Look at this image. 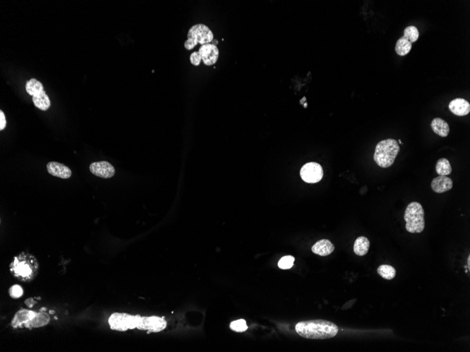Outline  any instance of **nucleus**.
<instances>
[{"label": "nucleus", "mask_w": 470, "mask_h": 352, "mask_svg": "<svg viewBox=\"0 0 470 352\" xmlns=\"http://www.w3.org/2000/svg\"><path fill=\"white\" fill-rule=\"evenodd\" d=\"M296 331L304 338L325 339L335 337L339 328L333 322L319 319L299 322L296 325Z\"/></svg>", "instance_id": "f257e3e1"}, {"label": "nucleus", "mask_w": 470, "mask_h": 352, "mask_svg": "<svg viewBox=\"0 0 470 352\" xmlns=\"http://www.w3.org/2000/svg\"><path fill=\"white\" fill-rule=\"evenodd\" d=\"M39 264L32 255L22 253L15 256L10 264V272L17 279L23 282L33 281L37 274Z\"/></svg>", "instance_id": "f03ea898"}, {"label": "nucleus", "mask_w": 470, "mask_h": 352, "mask_svg": "<svg viewBox=\"0 0 470 352\" xmlns=\"http://www.w3.org/2000/svg\"><path fill=\"white\" fill-rule=\"evenodd\" d=\"M399 151L400 146L395 139H388L381 141L376 145L374 161L382 168H387L394 164Z\"/></svg>", "instance_id": "7ed1b4c3"}, {"label": "nucleus", "mask_w": 470, "mask_h": 352, "mask_svg": "<svg viewBox=\"0 0 470 352\" xmlns=\"http://www.w3.org/2000/svg\"><path fill=\"white\" fill-rule=\"evenodd\" d=\"M404 220L406 222L405 228L409 233H422L425 227L424 211L422 205L418 202L410 203L405 209Z\"/></svg>", "instance_id": "20e7f679"}, {"label": "nucleus", "mask_w": 470, "mask_h": 352, "mask_svg": "<svg viewBox=\"0 0 470 352\" xmlns=\"http://www.w3.org/2000/svg\"><path fill=\"white\" fill-rule=\"evenodd\" d=\"M214 40V34L207 26L204 24H197L189 30L187 40L185 42V48L187 50L193 49L198 44L201 45L210 44Z\"/></svg>", "instance_id": "39448f33"}, {"label": "nucleus", "mask_w": 470, "mask_h": 352, "mask_svg": "<svg viewBox=\"0 0 470 352\" xmlns=\"http://www.w3.org/2000/svg\"><path fill=\"white\" fill-rule=\"evenodd\" d=\"M26 90L28 95L32 96L33 102L36 108L40 110L46 111L51 106V101L44 90L43 84L40 81L32 78L27 81Z\"/></svg>", "instance_id": "423d86ee"}, {"label": "nucleus", "mask_w": 470, "mask_h": 352, "mask_svg": "<svg viewBox=\"0 0 470 352\" xmlns=\"http://www.w3.org/2000/svg\"><path fill=\"white\" fill-rule=\"evenodd\" d=\"M219 57V50L214 44H206L201 46L198 51L192 53L189 57L191 64L195 66L200 65L201 62L206 65H214Z\"/></svg>", "instance_id": "0eeeda50"}, {"label": "nucleus", "mask_w": 470, "mask_h": 352, "mask_svg": "<svg viewBox=\"0 0 470 352\" xmlns=\"http://www.w3.org/2000/svg\"><path fill=\"white\" fill-rule=\"evenodd\" d=\"M140 316H133L125 313H114L109 319V324L111 330L117 331H126L137 328Z\"/></svg>", "instance_id": "6e6552de"}, {"label": "nucleus", "mask_w": 470, "mask_h": 352, "mask_svg": "<svg viewBox=\"0 0 470 352\" xmlns=\"http://www.w3.org/2000/svg\"><path fill=\"white\" fill-rule=\"evenodd\" d=\"M300 175L305 182L316 184L322 179L324 173L322 166L317 162H311L302 167Z\"/></svg>", "instance_id": "1a4fd4ad"}, {"label": "nucleus", "mask_w": 470, "mask_h": 352, "mask_svg": "<svg viewBox=\"0 0 470 352\" xmlns=\"http://www.w3.org/2000/svg\"><path fill=\"white\" fill-rule=\"evenodd\" d=\"M167 323L164 318L144 317L139 319L137 329L147 331L148 333H158L165 329Z\"/></svg>", "instance_id": "9d476101"}, {"label": "nucleus", "mask_w": 470, "mask_h": 352, "mask_svg": "<svg viewBox=\"0 0 470 352\" xmlns=\"http://www.w3.org/2000/svg\"><path fill=\"white\" fill-rule=\"evenodd\" d=\"M90 171L98 177L109 179L115 175L116 170L114 166L107 161H99L90 164Z\"/></svg>", "instance_id": "9b49d317"}, {"label": "nucleus", "mask_w": 470, "mask_h": 352, "mask_svg": "<svg viewBox=\"0 0 470 352\" xmlns=\"http://www.w3.org/2000/svg\"><path fill=\"white\" fill-rule=\"evenodd\" d=\"M47 170L50 175L61 179H69L72 175V171L69 167L57 162H49L47 165Z\"/></svg>", "instance_id": "f8f14e48"}, {"label": "nucleus", "mask_w": 470, "mask_h": 352, "mask_svg": "<svg viewBox=\"0 0 470 352\" xmlns=\"http://www.w3.org/2000/svg\"><path fill=\"white\" fill-rule=\"evenodd\" d=\"M449 110L457 116H465L470 112V104L466 100L457 98L450 102Z\"/></svg>", "instance_id": "ddd939ff"}, {"label": "nucleus", "mask_w": 470, "mask_h": 352, "mask_svg": "<svg viewBox=\"0 0 470 352\" xmlns=\"http://www.w3.org/2000/svg\"><path fill=\"white\" fill-rule=\"evenodd\" d=\"M37 313L34 311L21 309L18 311L14 316L12 321V326L14 328L19 327H26V325L35 317Z\"/></svg>", "instance_id": "4468645a"}, {"label": "nucleus", "mask_w": 470, "mask_h": 352, "mask_svg": "<svg viewBox=\"0 0 470 352\" xmlns=\"http://www.w3.org/2000/svg\"><path fill=\"white\" fill-rule=\"evenodd\" d=\"M453 181L446 176H439L435 178L432 181V190L437 193H443L451 190L453 187Z\"/></svg>", "instance_id": "2eb2a0df"}, {"label": "nucleus", "mask_w": 470, "mask_h": 352, "mask_svg": "<svg viewBox=\"0 0 470 352\" xmlns=\"http://www.w3.org/2000/svg\"><path fill=\"white\" fill-rule=\"evenodd\" d=\"M335 245L327 239H322L312 247V251L319 256H328L335 250Z\"/></svg>", "instance_id": "dca6fc26"}, {"label": "nucleus", "mask_w": 470, "mask_h": 352, "mask_svg": "<svg viewBox=\"0 0 470 352\" xmlns=\"http://www.w3.org/2000/svg\"><path fill=\"white\" fill-rule=\"evenodd\" d=\"M432 130L435 134H438L441 137H446L449 134L450 127L447 122L443 119L436 117L432 120L431 123Z\"/></svg>", "instance_id": "f3484780"}, {"label": "nucleus", "mask_w": 470, "mask_h": 352, "mask_svg": "<svg viewBox=\"0 0 470 352\" xmlns=\"http://www.w3.org/2000/svg\"><path fill=\"white\" fill-rule=\"evenodd\" d=\"M370 242L365 236H360L355 240L354 243L353 251L358 256H366L369 251Z\"/></svg>", "instance_id": "a211bd4d"}, {"label": "nucleus", "mask_w": 470, "mask_h": 352, "mask_svg": "<svg viewBox=\"0 0 470 352\" xmlns=\"http://www.w3.org/2000/svg\"><path fill=\"white\" fill-rule=\"evenodd\" d=\"M50 321V318L46 313L40 312L36 314L35 317L26 325V328H36L45 326Z\"/></svg>", "instance_id": "6ab92c4d"}, {"label": "nucleus", "mask_w": 470, "mask_h": 352, "mask_svg": "<svg viewBox=\"0 0 470 352\" xmlns=\"http://www.w3.org/2000/svg\"><path fill=\"white\" fill-rule=\"evenodd\" d=\"M412 45H413L412 42L409 41L404 36H402L396 42V47H395L396 54L401 56L407 55L411 50Z\"/></svg>", "instance_id": "aec40b11"}, {"label": "nucleus", "mask_w": 470, "mask_h": 352, "mask_svg": "<svg viewBox=\"0 0 470 352\" xmlns=\"http://www.w3.org/2000/svg\"><path fill=\"white\" fill-rule=\"evenodd\" d=\"M436 170L439 176H448L452 173V167L449 160L441 159L438 160L436 165Z\"/></svg>", "instance_id": "412c9836"}, {"label": "nucleus", "mask_w": 470, "mask_h": 352, "mask_svg": "<svg viewBox=\"0 0 470 352\" xmlns=\"http://www.w3.org/2000/svg\"><path fill=\"white\" fill-rule=\"evenodd\" d=\"M377 273L382 278L386 280H392L396 274V271L392 266L383 264L377 269Z\"/></svg>", "instance_id": "4be33fe9"}, {"label": "nucleus", "mask_w": 470, "mask_h": 352, "mask_svg": "<svg viewBox=\"0 0 470 352\" xmlns=\"http://www.w3.org/2000/svg\"><path fill=\"white\" fill-rule=\"evenodd\" d=\"M404 37L408 39L409 41L413 43L419 38L420 33L418 28L414 26H408L404 30Z\"/></svg>", "instance_id": "5701e85b"}, {"label": "nucleus", "mask_w": 470, "mask_h": 352, "mask_svg": "<svg viewBox=\"0 0 470 352\" xmlns=\"http://www.w3.org/2000/svg\"><path fill=\"white\" fill-rule=\"evenodd\" d=\"M295 259L294 256H283L278 262V267L282 270H289L294 266Z\"/></svg>", "instance_id": "b1692460"}, {"label": "nucleus", "mask_w": 470, "mask_h": 352, "mask_svg": "<svg viewBox=\"0 0 470 352\" xmlns=\"http://www.w3.org/2000/svg\"><path fill=\"white\" fill-rule=\"evenodd\" d=\"M230 328L235 332L242 333V332L246 331L248 329V326H247L245 320H244V319H239V320H236L230 323Z\"/></svg>", "instance_id": "393cba45"}, {"label": "nucleus", "mask_w": 470, "mask_h": 352, "mask_svg": "<svg viewBox=\"0 0 470 352\" xmlns=\"http://www.w3.org/2000/svg\"><path fill=\"white\" fill-rule=\"evenodd\" d=\"M9 295L14 299L20 298L23 295V290L21 286L14 285L9 289Z\"/></svg>", "instance_id": "a878e982"}, {"label": "nucleus", "mask_w": 470, "mask_h": 352, "mask_svg": "<svg viewBox=\"0 0 470 352\" xmlns=\"http://www.w3.org/2000/svg\"><path fill=\"white\" fill-rule=\"evenodd\" d=\"M7 125V120H6L5 115L2 111H0V130L5 129Z\"/></svg>", "instance_id": "bb28decb"}, {"label": "nucleus", "mask_w": 470, "mask_h": 352, "mask_svg": "<svg viewBox=\"0 0 470 352\" xmlns=\"http://www.w3.org/2000/svg\"><path fill=\"white\" fill-rule=\"evenodd\" d=\"M26 304L28 305L29 307H32L33 305H34V300L33 299H28L26 300Z\"/></svg>", "instance_id": "cd10ccee"}, {"label": "nucleus", "mask_w": 470, "mask_h": 352, "mask_svg": "<svg viewBox=\"0 0 470 352\" xmlns=\"http://www.w3.org/2000/svg\"><path fill=\"white\" fill-rule=\"evenodd\" d=\"M470 256H468V267H469V269H470Z\"/></svg>", "instance_id": "c85d7f7f"}, {"label": "nucleus", "mask_w": 470, "mask_h": 352, "mask_svg": "<svg viewBox=\"0 0 470 352\" xmlns=\"http://www.w3.org/2000/svg\"><path fill=\"white\" fill-rule=\"evenodd\" d=\"M399 144H402V142H401V139H399Z\"/></svg>", "instance_id": "c756f323"}]
</instances>
